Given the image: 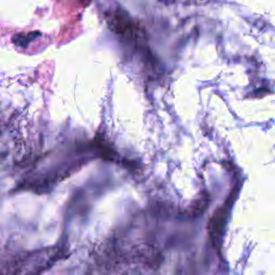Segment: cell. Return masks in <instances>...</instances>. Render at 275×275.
Instances as JSON below:
<instances>
[{
  "instance_id": "cell-1",
  "label": "cell",
  "mask_w": 275,
  "mask_h": 275,
  "mask_svg": "<svg viewBox=\"0 0 275 275\" xmlns=\"http://www.w3.org/2000/svg\"><path fill=\"white\" fill-rule=\"evenodd\" d=\"M225 219H226V212L224 209H218L214 215H213L210 221V235L212 238L213 242L216 246L220 244L221 235H223V229L225 226Z\"/></svg>"
}]
</instances>
